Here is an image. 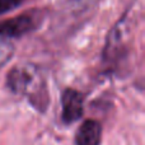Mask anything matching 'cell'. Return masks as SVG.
Here are the masks:
<instances>
[{"label": "cell", "mask_w": 145, "mask_h": 145, "mask_svg": "<svg viewBox=\"0 0 145 145\" xmlns=\"http://www.w3.org/2000/svg\"><path fill=\"white\" fill-rule=\"evenodd\" d=\"M101 141L102 125L92 118L85 120L75 134V145H101Z\"/></svg>", "instance_id": "cell-4"}, {"label": "cell", "mask_w": 145, "mask_h": 145, "mask_svg": "<svg viewBox=\"0 0 145 145\" xmlns=\"http://www.w3.org/2000/svg\"><path fill=\"white\" fill-rule=\"evenodd\" d=\"M42 23V13L29 10L17 17L0 20V37L17 38L36 31Z\"/></svg>", "instance_id": "cell-2"}, {"label": "cell", "mask_w": 145, "mask_h": 145, "mask_svg": "<svg viewBox=\"0 0 145 145\" xmlns=\"http://www.w3.org/2000/svg\"><path fill=\"white\" fill-rule=\"evenodd\" d=\"M25 0H0V15L20 7Z\"/></svg>", "instance_id": "cell-6"}, {"label": "cell", "mask_w": 145, "mask_h": 145, "mask_svg": "<svg viewBox=\"0 0 145 145\" xmlns=\"http://www.w3.org/2000/svg\"><path fill=\"white\" fill-rule=\"evenodd\" d=\"M7 87L13 94L25 95L37 111L45 112L47 110L48 92L37 66L32 64L15 65L7 75Z\"/></svg>", "instance_id": "cell-1"}, {"label": "cell", "mask_w": 145, "mask_h": 145, "mask_svg": "<svg viewBox=\"0 0 145 145\" xmlns=\"http://www.w3.org/2000/svg\"><path fill=\"white\" fill-rule=\"evenodd\" d=\"M61 106H63V113H61L63 121L69 125L82 118L84 113V97L79 90L66 88L61 93Z\"/></svg>", "instance_id": "cell-3"}, {"label": "cell", "mask_w": 145, "mask_h": 145, "mask_svg": "<svg viewBox=\"0 0 145 145\" xmlns=\"http://www.w3.org/2000/svg\"><path fill=\"white\" fill-rule=\"evenodd\" d=\"M14 55V46L5 40H0V68L7 65Z\"/></svg>", "instance_id": "cell-5"}]
</instances>
